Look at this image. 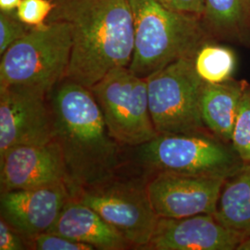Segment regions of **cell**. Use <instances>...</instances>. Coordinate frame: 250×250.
Returning <instances> with one entry per match:
<instances>
[{"instance_id":"cell-1","label":"cell","mask_w":250,"mask_h":250,"mask_svg":"<svg viewBox=\"0 0 250 250\" xmlns=\"http://www.w3.org/2000/svg\"><path fill=\"white\" fill-rule=\"evenodd\" d=\"M47 21H67L72 45L65 79L91 89L112 70L129 67L134 46L128 0H53Z\"/></svg>"},{"instance_id":"cell-2","label":"cell","mask_w":250,"mask_h":250,"mask_svg":"<svg viewBox=\"0 0 250 250\" xmlns=\"http://www.w3.org/2000/svg\"><path fill=\"white\" fill-rule=\"evenodd\" d=\"M54 140L60 146L72 197L115 177L119 147L91 90L64 79L51 93Z\"/></svg>"},{"instance_id":"cell-3","label":"cell","mask_w":250,"mask_h":250,"mask_svg":"<svg viewBox=\"0 0 250 250\" xmlns=\"http://www.w3.org/2000/svg\"><path fill=\"white\" fill-rule=\"evenodd\" d=\"M133 11L134 54L129 68L147 78L180 59L195 58L208 42L201 19L168 9L159 0H128Z\"/></svg>"},{"instance_id":"cell-4","label":"cell","mask_w":250,"mask_h":250,"mask_svg":"<svg viewBox=\"0 0 250 250\" xmlns=\"http://www.w3.org/2000/svg\"><path fill=\"white\" fill-rule=\"evenodd\" d=\"M71 26L62 20L31 28L1 55L0 88L32 92L47 98L62 82L71 58Z\"/></svg>"},{"instance_id":"cell-5","label":"cell","mask_w":250,"mask_h":250,"mask_svg":"<svg viewBox=\"0 0 250 250\" xmlns=\"http://www.w3.org/2000/svg\"><path fill=\"white\" fill-rule=\"evenodd\" d=\"M146 79L148 105L159 134H211L201 116L204 82L194 58L180 59Z\"/></svg>"},{"instance_id":"cell-6","label":"cell","mask_w":250,"mask_h":250,"mask_svg":"<svg viewBox=\"0 0 250 250\" xmlns=\"http://www.w3.org/2000/svg\"><path fill=\"white\" fill-rule=\"evenodd\" d=\"M146 167L195 176L227 178L244 162L231 144L212 134H159L138 146Z\"/></svg>"},{"instance_id":"cell-7","label":"cell","mask_w":250,"mask_h":250,"mask_svg":"<svg viewBox=\"0 0 250 250\" xmlns=\"http://www.w3.org/2000/svg\"><path fill=\"white\" fill-rule=\"evenodd\" d=\"M90 90L117 143L140 146L159 135L149 111L146 79L129 67L112 70Z\"/></svg>"},{"instance_id":"cell-8","label":"cell","mask_w":250,"mask_h":250,"mask_svg":"<svg viewBox=\"0 0 250 250\" xmlns=\"http://www.w3.org/2000/svg\"><path fill=\"white\" fill-rule=\"evenodd\" d=\"M72 198L97 211L135 249L144 250L150 241L159 217L152 207L147 183L113 177L82 189Z\"/></svg>"},{"instance_id":"cell-9","label":"cell","mask_w":250,"mask_h":250,"mask_svg":"<svg viewBox=\"0 0 250 250\" xmlns=\"http://www.w3.org/2000/svg\"><path fill=\"white\" fill-rule=\"evenodd\" d=\"M45 97L0 88V158L14 147L54 140V118Z\"/></svg>"},{"instance_id":"cell-10","label":"cell","mask_w":250,"mask_h":250,"mask_svg":"<svg viewBox=\"0 0 250 250\" xmlns=\"http://www.w3.org/2000/svg\"><path fill=\"white\" fill-rule=\"evenodd\" d=\"M225 179L160 171L147 182V191L160 218L214 215Z\"/></svg>"},{"instance_id":"cell-11","label":"cell","mask_w":250,"mask_h":250,"mask_svg":"<svg viewBox=\"0 0 250 250\" xmlns=\"http://www.w3.org/2000/svg\"><path fill=\"white\" fill-rule=\"evenodd\" d=\"M72 198L65 183L1 193V218L26 238L48 232Z\"/></svg>"},{"instance_id":"cell-12","label":"cell","mask_w":250,"mask_h":250,"mask_svg":"<svg viewBox=\"0 0 250 250\" xmlns=\"http://www.w3.org/2000/svg\"><path fill=\"white\" fill-rule=\"evenodd\" d=\"M62 183L69 186L62 153L55 140L17 146L0 158L1 193Z\"/></svg>"},{"instance_id":"cell-13","label":"cell","mask_w":250,"mask_h":250,"mask_svg":"<svg viewBox=\"0 0 250 250\" xmlns=\"http://www.w3.org/2000/svg\"><path fill=\"white\" fill-rule=\"evenodd\" d=\"M244 238L212 214L160 218L146 250H236Z\"/></svg>"},{"instance_id":"cell-14","label":"cell","mask_w":250,"mask_h":250,"mask_svg":"<svg viewBox=\"0 0 250 250\" xmlns=\"http://www.w3.org/2000/svg\"><path fill=\"white\" fill-rule=\"evenodd\" d=\"M48 232L88 244L96 250H125L132 247L97 211L73 198L63 208Z\"/></svg>"},{"instance_id":"cell-15","label":"cell","mask_w":250,"mask_h":250,"mask_svg":"<svg viewBox=\"0 0 250 250\" xmlns=\"http://www.w3.org/2000/svg\"><path fill=\"white\" fill-rule=\"evenodd\" d=\"M246 84L232 79L221 83L204 82L200 102L202 120L209 133L224 143H232L233 127Z\"/></svg>"},{"instance_id":"cell-16","label":"cell","mask_w":250,"mask_h":250,"mask_svg":"<svg viewBox=\"0 0 250 250\" xmlns=\"http://www.w3.org/2000/svg\"><path fill=\"white\" fill-rule=\"evenodd\" d=\"M214 216L243 238L250 236V162L225 179Z\"/></svg>"},{"instance_id":"cell-17","label":"cell","mask_w":250,"mask_h":250,"mask_svg":"<svg viewBox=\"0 0 250 250\" xmlns=\"http://www.w3.org/2000/svg\"><path fill=\"white\" fill-rule=\"evenodd\" d=\"M206 30L230 40H243L250 29V0H205Z\"/></svg>"},{"instance_id":"cell-18","label":"cell","mask_w":250,"mask_h":250,"mask_svg":"<svg viewBox=\"0 0 250 250\" xmlns=\"http://www.w3.org/2000/svg\"><path fill=\"white\" fill-rule=\"evenodd\" d=\"M198 76L208 83H221L232 79L235 69V56L232 49L207 42L194 58Z\"/></svg>"},{"instance_id":"cell-19","label":"cell","mask_w":250,"mask_h":250,"mask_svg":"<svg viewBox=\"0 0 250 250\" xmlns=\"http://www.w3.org/2000/svg\"><path fill=\"white\" fill-rule=\"evenodd\" d=\"M231 144L244 163L250 162V84H246L242 95Z\"/></svg>"},{"instance_id":"cell-20","label":"cell","mask_w":250,"mask_h":250,"mask_svg":"<svg viewBox=\"0 0 250 250\" xmlns=\"http://www.w3.org/2000/svg\"><path fill=\"white\" fill-rule=\"evenodd\" d=\"M54 8L52 0H21L15 12L21 22L34 28L45 24Z\"/></svg>"},{"instance_id":"cell-21","label":"cell","mask_w":250,"mask_h":250,"mask_svg":"<svg viewBox=\"0 0 250 250\" xmlns=\"http://www.w3.org/2000/svg\"><path fill=\"white\" fill-rule=\"evenodd\" d=\"M32 27L19 20L16 12H0V55L26 35Z\"/></svg>"},{"instance_id":"cell-22","label":"cell","mask_w":250,"mask_h":250,"mask_svg":"<svg viewBox=\"0 0 250 250\" xmlns=\"http://www.w3.org/2000/svg\"><path fill=\"white\" fill-rule=\"evenodd\" d=\"M30 246L37 250H94V247L74 241L53 232H42L30 241Z\"/></svg>"},{"instance_id":"cell-23","label":"cell","mask_w":250,"mask_h":250,"mask_svg":"<svg viewBox=\"0 0 250 250\" xmlns=\"http://www.w3.org/2000/svg\"><path fill=\"white\" fill-rule=\"evenodd\" d=\"M26 238L10 226L4 219H0V250H28Z\"/></svg>"},{"instance_id":"cell-24","label":"cell","mask_w":250,"mask_h":250,"mask_svg":"<svg viewBox=\"0 0 250 250\" xmlns=\"http://www.w3.org/2000/svg\"><path fill=\"white\" fill-rule=\"evenodd\" d=\"M168 9L196 15L203 19L205 13V0H159Z\"/></svg>"},{"instance_id":"cell-25","label":"cell","mask_w":250,"mask_h":250,"mask_svg":"<svg viewBox=\"0 0 250 250\" xmlns=\"http://www.w3.org/2000/svg\"><path fill=\"white\" fill-rule=\"evenodd\" d=\"M21 0H0V10L3 12H15Z\"/></svg>"},{"instance_id":"cell-26","label":"cell","mask_w":250,"mask_h":250,"mask_svg":"<svg viewBox=\"0 0 250 250\" xmlns=\"http://www.w3.org/2000/svg\"><path fill=\"white\" fill-rule=\"evenodd\" d=\"M236 250H250V236L244 238Z\"/></svg>"}]
</instances>
